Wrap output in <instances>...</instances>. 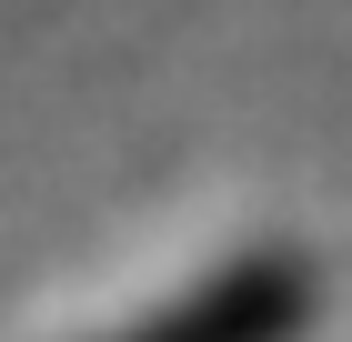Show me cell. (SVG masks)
I'll return each instance as SVG.
<instances>
[{
  "label": "cell",
  "instance_id": "1",
  "mask_svg": "<svg viewBox=\"0 0 352 342\" xmlns=\"http://www.w3.org/2000/svg\"><path fill=\"white\" fill-rule=\"evenodd\" d=\"M312 332V262L302 252H252V262L212 272L201 292H182L162 322H141L121 342H302Z\"/></svg>",
  "mask_w": 352,
  "mask_h": 342
}]
</instances>
